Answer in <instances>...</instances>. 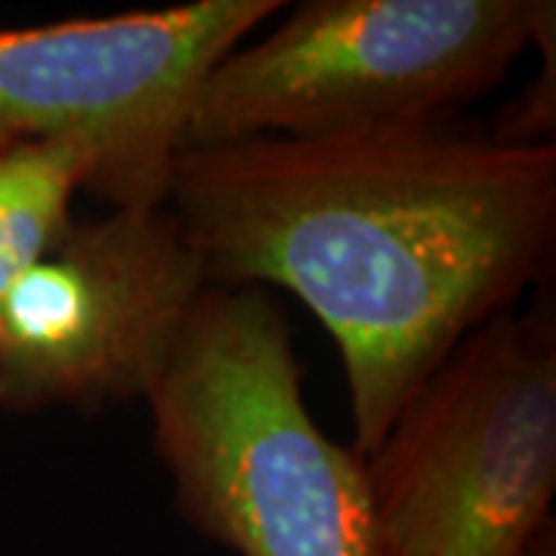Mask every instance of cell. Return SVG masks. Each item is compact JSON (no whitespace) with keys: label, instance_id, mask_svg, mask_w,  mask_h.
Listing matches in <instances>:
<instances>
[{"label":"cell","instance_id":"1","mask_svg":"<svg viewBox=\"0 0 556 556\" xmlns=\"http://www.w3.org/2000/svg\"><path fill=\"white\" fill-rule=\"evenodd\" d=\"M164 204L207 285L281 288L325 325L368 455L460 340L544 285L556 142L427 121L182 149Z\"/></svg>","mask_w":556,"mask_h":556},{"label":"cell","instance_id":"2","mask_svg":"<svg viewBox=\"0 0 556 556\" xmlns=\"http://www.w3.org/2000/svg\"><path fill=\"white\" fill-rule=\"evenodd\" d=\"M146 402L199 535L239 556H383L365 460L309 415L269 291L211 285Z\"/></svg>","mask_w":556,"mask_h":556},{"label":"cell","instance_id":"3","mask_svg":"<svg viewBox=\"0 0 556 556\" xmlns=\"http://www.w3.org/2000/svg\"><path fill=\"white\" fill-rule=\"evenodd\" d=\"M556 16L551 0H309L201 78L182 149L445 121Z\"/></svg>","mask_w":556,"mask_h":556},{"label":"cell","instance_id":"4","mask_svg":"<svg viewBox=\"0 0 556 556\" xmlns=\"http://www.w3.org/2000/svg\"><path fill=\"white\" fill-rule=\"evenodd\" d=\"M362 460L383 556H517L554 519L551 294L460 340Z\"/></svg>","mask_w":556,"mask_h":556},{"label":"cell","instance_id":"5","mask_svg":"<svg viewBox=\"0 0 556 556\" xmlns=\"http://www.w3.org/2000/svg\"><path fill=\"white\" fill-rule=\"evenodd\" d=\"M285 7L192 0L0 28V152L72 142L93 155L90 195L112 211L164 204L201 78Z\"/></svg>","mask_w":556,"mask_h":556},{"label":"cell","instance_id":"6","mask_svg":"<svg viewBox=\"0 0 556 556\" xmlns=\"http://www.w3.org/2000/svg\"><path fill=\"white\" fill-rule=\"evenodd\" d=\"M207 288L167 204L75 223L0 298V408L102 412L146 399Z\"/></svg>","mask_w":556,"mask_h":556},{"label":"cell","instance_id":"7","mask_svg":"<svg viewBox=\"0 0 556 556\" xmlns=\"http://www.w3.org/2000/svg\"><path fill=\"white\" fill-rule=\"evenodd\" d=\"M93 155L72 142L0 152V298L75 226L72 204L90 192Z\"/></svg>","mask_w":556,"mask_h":556},{"label":"cell","instance_id":"8","mask_svg":"<svg viewBox=\"0 0 556 556\" xmlns=\"http://www.w3.org/2000/svg\"><path fill=\"white\" fill-rule=\"evenodd\" d=\"M544 53V65L535 72V78L529 80L519 90L514 100L507 102L492 121V127L485 130L489 137L501 146H554L556 130V16L541 25L535 35V43Z\"/></svg>","mask_w":556,"mask_h":556},{"label":"cell","instance_id":"9","mask_svg":"<svg viewBox=\"0 0 556 556\" xmlns=\"http://www.w3.org/2000/svg\"><path fill=\"white\" fill-rule=\"evenodd\" d=\"M517 556H556V526L554 519H547L535 535L526 541V547Z\"/></svg>","mask_w":556,"mask_h":556}]
</instances>
